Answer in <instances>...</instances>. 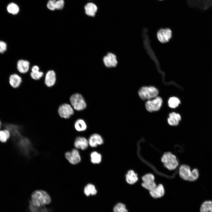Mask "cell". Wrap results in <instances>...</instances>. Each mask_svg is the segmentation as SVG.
Instances as JSON below:
<instances>
[{
  "instance_id": "obj_1",
  "label": "cell",
  "mask_w": 212,
  "mask_h": 212,
  "mask_svg": "<svg viewBox=\"0 0 212 212\" xmlns=\"http://www.w3.org/2000/svg\"><path fill=\"white\" fill-rule=\"evenodd\" d=\"M30 201L34 206L39 207L49 204L51 199L49 195L46 191L37 190L34 191L32 194Z\"/></svg>"
},
{
  "instance_id": "obj_2",
  "label": "cell",
  "mask_w": 212,
  "mask_h": 212,
  "mask_svg": "<svg viewBox=\"0 0 212 212\" xmlns=\"http://www.w3.org/2000/svg\"><path fill=\"white\" fill-rule=\"evenodd\" d=\"M179 174L181 178L184 180L192 181L198 178L199 172L196 168L191 171L188 166L183 164L181 165L179 168Z\"/></svg>"
},
{
  "instance_id": "obj_3",
  "label": "cell",
  "mask_w": 212,
  "mask_h": 212,
  "mask_svg": "<svg viewBox=\"0 0 212 212\" xmlns=\"http://www.w3.org/2000/svg\"><path fill=\"white\" fill-rule=\"evenodd\" d=\"M69 102L74 110L77 111L82 110L87 106L83 96L78 93H75L72 94L69 97Z\"/></svg>"
},
{
  "instance_id": "obj_4",
  "label": "cell",
  "mask_w": 212,
  "mask_h": 212,
  "mask_svg": "<svg viewBox=\"0 0 212 212\" xmlns=\"http://www.w3.org/2000/svg\"><path fill=\"white\" fill-rule=\"evenodd\" d=\"M138 94L143 100H150L157 97L158 92V90L153 86L143 87L138 91Z\"/></svg>"
},
{
  "instance_id": "obj_5",
  "label": "cell",
  "mask_w": 212,
  "mask_h": 212,
  "mask_svg": "<svg viewBox=\"0 0 212 212\" xmlns=\"http://www.w3.org/2000/svg\"><path fill=\"white\" fill-rule=\"evenodd\" d=\"M74 110L69 103H64L59 106L57 111L60 117L67 120L70 119L74 115Z\"/></svg>"
},
{
  "instance_id": "obj_6",
  "label": "cell",
  "mask_w": 212,
  "mask_h": 212,
  "mask_svg": "<svg viewBox=\"0 0 212 212\" xmlns=\"http://www.w3.org/2000/svg\"><path fill=\"white\" fill-rule=\"evenodd\" d=\"M161 161L163 163L164 166L170 170L175 169L178 164L176 157L170 152L164 154Z\"/></svg>"
},
{
  "instance_id": "obj_7",
  "label": "cell",
  "mask_w": 212,
  "mask_h": 212,
  "mask_svg": "<svg viewBox=\"0 0 212 212\" xmlns=\"http://www.w3.org/2000/svg\"><path fill=\"white\" fill-rule=\"evenodd\" d=\"M163 102L162 98L158 96L152 100H149L146 102L145 106L146 110L150 112L158 110L160 108Z\"/></svg>"
},
{
  "instance_id": "obj_8",
  "label": "cell",
  "mask_w": 212,
  "mask_h": 212,
  "mask_svg": "<svg viewBox=\"0 0 212 212\" xmlns=\"http://www.w3.org/2000/svg\"><path fill=\"white\" fill-rule=\"evenodd\" d=\"M172 32L168 28L159 29L157 33L158 40L161 43H165L168 42L172 37Z\"/></svg>"
},
{
  "instance_id": "obj_9",
  "label": "cell",
  "mask_w": 212,
  "mask_h": 212,
  "mask_svg": "<svg viewBox=\"0 0 212 212\" xmlns=\"http://www.w3.org/2000/svg\"><path fill=\"white\" fill-rule=\"evenodd\" d=\"M142 179L143 181L142 186L149 191L153 190L157 186L154 181V176L152 174H146L143 176Z\"/></svg>"
},
{
  "instance_id": "obj_10",
  "label": "cell",
  "mask_w": 212,
  "mask_h": 212,
  "mask_svg": "<svg viewBox=\"0 0 212 212\" xmlns=\"http://www.w3.org/2000/svg\"><path fill=\"white\" fill-rule=\"evenodd\" d=\"M66 158L72 164H76L80 162L81 158L78 151L76 149H73L71 152L68 151L65 154Z\"/></svg>"
},
{
  "instance_id": "obj_11",
  "label": "cell",
  "mask_w": 212,
  "mask_h": 212,
  "mask_svg": "<svg viewBox=\"0 0 212 212\" xmlns=\"http://www.w3.org/2000/svg\"><path fill=\"white\" fill-rule=\"evenodd\" d=\"M56 81V75L55 71L52 70L47 71L44 78L45 85L48 87L51 88L55 85Z\"/></svg>"
},
{
  "instance_id": "obj_12",
  "label": "cell",
  "mask_w": 212,
  "mask_h": 212,
  "mask_svg": "<svg viewBox=\"0 0 212 212\" xmlns=\"http://www.w3.org/2000/svg\"><path fill=\"white\" fill-rule=\"evenodd\" d=\"M104 63L108 67H115L117 64L116 55L111 53H108L103 59Z\"/></svg>"
},
{
  "instance_id": "obj_13",
  "label": "cell",
  "mask_w": 212,
  "mask_h": 212,
  "mask_svg": "<svg viewBox=\"0 0 212 212\" xmlns=\"http://www.w3.org/2000/svg\"><path fill=\"white\" fill-rule=\"evenodd\" d=\"M89 145L88 141L84 137L78 136L77 137L74 141V147L77 149L84 150L86 149Z\"/></svg>"
},
{
  "instance_id": "obj_14",
  "label": "cell",
  "mask_w": 212,
  "mask_h": 212,
  "mask_svg": "<svg viewBox=\"0 0 212 212\" xmlns=\"http://www.w3.org/2000/svg\"><path fill=\"white\" fill-rule=\"evenodd\" d=\"M22 82L21 77L18 74H13L10 75L9 82L10 86L13 88L16 89L21 85Z\"/></svg>"
},
{
  "instance_id": "obj_15",
  "label": "cell",
  "mask_w": 212,
  "mask_h": 212,
  "mask_svg": "<svg viewBox=\"0 0 212 212\" xmlns=\"http://www.w3.org/2000/svg\"><path fill=\"white\" fill-rule=\"evenodd\" d=\"M88 142L89 144L91 147H95L97 145L102 144L103 140L102 137L100 135L95 133L91 135Z\"/></svg>"
},
{
  "instance_id": "obj_16",
  "label": "cell",
  "mask_w": 212,
  "mask_h": 212,
  "mask_svg": "<svg viewBox=\"0 0 212 212\" xmlns=\"http://www.w3.org/2000/svg\"><path fill=\"white\" fill-rule=\"evenodd\" d=\"M64 0H49L47 6L50 10H54L55 9H62L64 6Z\"/></svg>"
},
{
  "instance_id": "obj_17",
  "label": "cell",
  "mask_w": 212,
  "mask_h": 212,
  "mask_svg": "<svg viewBox=\"0 0 212 212\" xmlns=\"http://www.w3.org/2000/svg\"><path fill=\"white\" fill-rule=\"evenodd\" d=\"M29 65L30 63L28 61L20 59L17 62V68L19 72L24 74L28 71L29 68Z\"/></svg>"
},
{
  "instance_id": "obj_18",
  "label": "cell",
  "mask_w": 212,
  "mask_h": 212,
  "mask_svg": "<svg viewBox=\"0 0 212 212\" xmlns=\"http://www.w3.org/2000/svg\"><path fill=\"white\" fill-rule=\"evenodd\" d=\"M150 194L153 198H161L164 194V188L161 184H159L153 190L150 191Z\"/></svg>"
},
{
  "instance_id": "obj_19",
  "label": "cell",
  "mask_w": 212,
  "mask_h": 212,
  "mask_svg": "<svg viewBox=\"0 0 212 212\" xmlns=\"http://www.w3.org/2000/svg\"><path fill=\"white\" fill-rule=\"evenodd\" d=\"M169 116L168 121L170 125L175 126L178 125L181 119L180 116L179 114L172 112L169 114Z\"/></svg>"
},
{
  "instance_id": "obj_20",
  "label": "cell",
  "mask_w": 212,
  "mask_h": 212,
  "mask_svg": "<svg viewBox=\"0 0 212 212\" xmlns=\"http://www.w3.org/2000/svg\"><path fill=\"white\" fill-rule=\"evenodd\" d=\"M31 71L30 74V77L34 80H40L44 75L43 72L39 71V68L38 66H33Z\"/></svg>"
},
{
  "instance_id": "obj_21",
  "label": "cell",
  "mask_w": 212,
  "mask_h": 212,
  "mask_svg": "<svg viewBox=\"0 0 212 212\" xmlns=\"http://www.w3.org/2000/svg\"><path fill=\"white\" fill-rule=\"evenodd\" d=\"M85 12L87 15L94 16L97 10L96 6L94 4L89 3L87 4L85 6Z\"/></svg>"
},
{
  "instance_id": "obj_22",
  "label": "cell",
  "mask_w": 212,
  "mask_h": 212,
  "mask_svg": "<svg viewBox=\"0 0 212 212\" xmlns=\"http://www.w3.org/2000/svg\"><path fill=\"white\" fill-rule=\"evenodd\" d=\"M74 125L75 130L78 132L84 131L87 128V125L85 122L82 119L77 120L74 122Z\"/></svg>"
},
{
  "instance_id": "obj_23",
  "label": "cell",
  "mask_w": 212,
  "mask_h": 212,
  "mask_svg": "<svg viewBox=\"0 0 212 212\" xmlns=\"http://www.w3.org/2000/svg\"><path fill=\"white\" fill-rule=\"evenodd\" d=\"M137 174L132 170H129L126 175V180L127 182L130 184H133L138 180Z\"/></svg>"
},
{
  "instance_id": "obj_24",
  "label": "cell",
  "mask_w": 212,
  "mask_h": 212,
  "mask_svg": "<svg viewBox=\"0 0 212 212\" xmlns=\"http://www.w3.org/2000/svg\"><path fill=\"white\" fill-rule=\"evenodd\" d=\"M29 212H50L51 210L44 206L39 207L34 206L30 201L29 202Z\"/></svg>"
},
{
  "instance_id": "obj_25",
  "label": "cell",
  "mask_w": 212,
  "mask_h": 212,
  "mask_svg": "<svg viewBox=\"0 0 212 212\" xmlns=\"http://www.w3.org/2000/svg\"><path fill=\"white\" fill-rule=\"evenodd\" d=\"M84 193L87 196L90 195H94L97 193V191L94 185L91 184H89L85 187L84 189Z\"/></svg>"
},
{
  "instance_id": "obj_26",
  "label": "cell",
  "mask_w": 212,
  "mask_h": 212,
  "mask_svg": "<svg viewBox=\"0 0 212 212\" xmlns=\"http://www.w3.org/2000/svg\"><path fill=\"white\" fill-rule=\"evenodd\" d=\"M200 212H212V201H206L201 206Z\"/></svg>"
},
{
  "instance_id": "obj_27",
  "label": "cell",
  "mask_w": 212,
  "mask_h": 212,
  "mask_svg": "<svg viewBox=\"0 0 212 212\" xmlns=\"http://www.w3.org/2000/svg\"><path fill=\"white\" fill-rule=\"evenodd\" d=\"M11 133L8 129L0 130V141L3 143L6 142L9 139Z\"/></svg>"
},
{
  "instance_id": "obj_28",
  "label": "cell",
  "mask_w": 212,
  "mask_h": 212,
  "mask_svg": "<svg viewBox=\"0 0 212 212\" xmlns=\"http://www.w3.org/2000/svg\"><path fill=\"white\" fill-rule=\"evenodd\" d=\"M90 157L91 161L93 163H99L101 161V155L96 151L92 152L91 154Z\"/></svg>"
},
{
  "instance_id": "obj_29",
  "label": "cell",
  "mask_w": 212,
  "mask_h": 212,
  "mask_svg": "<svg viewBox=\"0 0 212 212\" xmlns=\"http://www.w3.org/2000/svg\"><path fill=\"white\" fill-rule=\"evenodd\" d=\"M180 103L179 99L177 97H170L168 101V106L171 108L176 107Z\"/></svg>"
},
{
  "instance_id": "obj_30",
  "label": "cell",
  "mask_w": 212,
  "mask_h": 212,
  "mask_svg": "<svg viewBox=\"0 0 212 212\" xmlns=\"http://www.w3.org/2000/svg\"><path fill=\"white\" fill-rule=\"evenodd\" d=\"M8 12L13 14H17L19 11V8L18 6L14 3L9 4L7 7Z\"/></svg>"
},
{
  "instance_id": "obj_31",
  "label": "cell",
  "mask_w": 212,
  "mask_h": 212,
  "mask_svg": "<svg viewBox=\"0 0 212 212\" xmlns=\"http://www.w3.org/2000/svg\"><path fill=\"white\" fill-rule=\"evenodd\" d=\"M113 212H128V211L124 204L119 203L114 206Z\"/></svg>"
},
{
  "instance_id": "obj_32",
  "label": "cell",
  "mask_w": 212,
  "mask_h": 212,
  "mask_svg": "<svg viewBox=\"0 0 212 212\" xmlns=\"http://www.w3.org/2000/svg\"><path fill=\"white\" fill-rule=\"evenodd\" d=\"M7 47V44L5 42L0 41V53H4L6 50Z\"/></svg>"
},
{
  "instance_id": "obj_33",
  "label": "cell",
  "mask_w": 212,
  "mask_h": 212,
  "mask_svg": "<svg viewBox=\"0 0 212 212\" xmlns=\"http://www.w3.org/2000/svg\"><path fill=\"white\" fill-rule=\"evenodd\" d=\"M1 126H2V123H1V120H0V129L1 128Z\"/></svg>"
},
{
  "instance_id": "obj_34",
  "label": "cell",
  "mask_w": 212,
  "mask_h": 212,
  "mask_svg": "<svg viewBox=\"0 0 212 212\" xmlns=\"http://www.w3.org/2000/svg\"><path fill=\"white\" fill-rule=\"evenodd\" d=\"M159 0L161 1V0Z\"/></svg>"
}]
</instances>
